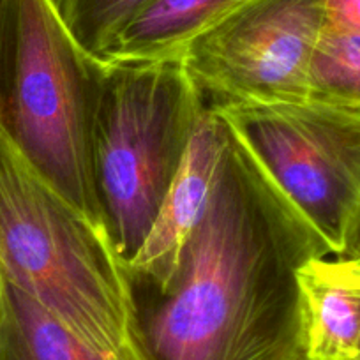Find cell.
<instances>
[{"instance_id": "6da1fadb", "label": "cell", "mask_w": 360, "mask_h": 360, "mask_svg": "<svg viewBox=\"0 0 360 360\" xmlns=\"http://www.w3.org/2000/svg\"><path fill=\"white\" fill-rule=\"evenodd\" d=\"M323 238L230 131L209 212L166 295L140 304L138 360H300L299 270Z\"/></svg>"}, {"instance_id": "7a4b0ae2", "label": "cell", "mask_w": 360, "mask_h": 360, "mask_svg": "<svg viewBox=\"0 0 360 360\" xmlns=\"http://www.w3.org/2000/svg\"><path fill=\"white\" fill-rule=\"evenodd\" d=\"M0 276L94 349L138 360V290L108 230L69 203L2 131Z\"/></svg>"}, {"instance_id": "3957f363", "label": "cell", "mask_w": 360, "mask_h": 360, "mask_svg": "<svg viewBox=\"0 0 360 360\" xmlns=\"http://www.w3.org/2000/svg\"><path fill=\"white\" fill-rule=\"evenodd\" d=\"M105 62L83 50L55 0H11L0 32V131L90 221L106 228L94 175Z\"/></svg>"}, {"instance_id": "277c9868", "label": "cell", "mask_w": 360, "mask_h": 360, "mask_svg": "<svg viewBox=\"0 0 360 360\" xmlns=\"http://www.w3.org/2000/svg\"><path fill=\"white\" fill-rule=\"evenodd\" d=\"M205 106L180 58L105 60L94 175L106 230L126 263L143 245Z\"/></svg>"}, {"instance_id": "5b68a950", "label": "cell", "mask_w": 360, "mask_h": 360, "mask_svg": "<svg viewBox=\"0 0 360 360\" xmlns=\"http://www.w3.org/2000/svg\"><path fill=\"white\" fill-rule=\"evenodd\" d=\"M210 108L341 258L360 216V106L307 98Z\"/></svg>"}, {"instance_id": "8992f818", "label": "cell", "mask_w": 360, "mask_h": 360, "mask_svg": "<svg viewBox=\"0 0 360 360\" xmlns=\"http://www.w3.org/2000/svg\"><path fill=\"white\" fill-rule=\"evenodd\" d=\"M327 27L323 0H248L180 55L207 106L309 98V69Z\"/></svg>"}, {"instance_id": "52a82bcc", "label": "cell", "mask_w": 360, "mask_h": 360, "mask_svg": "<svg viewBox=\"0 0 360 360\" xmlns=\"http://www.w3.org/2000/svg\"><path fill=\"white\" fill-rule=\"evenodd\" d=\"M228 143V124L216 110L205 106L154 224L140 251L127 263L136 290L147 286L161 297L175 285L186 249L209 212Z\"/></svg>"}, {"instance_id": "ba28073f", "label": "cell", "mask_w": 360, "mask_h": 360, "mask_svg": "<svg viewBox=\"0 0 360 360\" xmlns=\"http://www.w3.org/2000/svg\"><path fill=\"white\" fill-rule=\"evenodd\" d=\"M245 2L248 0H152L119 34L105 60L180 58L198 34Z\"/></svg>"}, {"instance_id": "9c48e42d", "label": "cell", "mask_w": 360, "mask_h": 360, "mask_svg": "<svg viewBox=\"0 0 360 360\" xmlns=\"http://www.w3.org/2000/svg\"><path fill=\"white\" fill-rule=\"evenodd\" d=\"M299 285L304 356L309 360H360V290L325 278L314 259L299 270Z\"/></svg>"}, {"instance_id": "30bf717a", "label": "cell", "mask_w": 360, "mask_h": 360, "mask_svg": "<svg viewBox=\"0 0 360 360\" xmlns=\"http://www.w3.org/2000/svg\"><path fill=\"white\" fill-rule=\"evenodd\" d=\"M0 360H119L72 334L0 276Z\"/></svg>"}, {"instance_id": "8fae6325", "label": "cell", "mask_w": 360, "mask_h": 360, "mask_svg": "<svg viewBox=\"0 0 360 360\" xmlns=\"http://www.w3.org/2000/svg\"><path fill=\"white\" fill-rule=\"evenodd\" d=\"M309 99L360 106V34L325 27L311 62Z\"/></svg>"}, {"instance_id": "7c38bea8", "label": "cell", "mask_w": 360, "mask_h": 360, "mask_svg": "<svg viewBox=\"0 0 360 360\" xmlns=\"http://www.w3.org/2000/svg\"><path fill=\"white\" fill-rule=\"evenodd\" d=\"M152 0H55L62 20L79 46L105 60L119 34Z\"/></svg>"}, {"instance_id": "4fadbf2b", "label": "cell", "mask_w": 360, "mask_h": 360, "mask_svg": "<svg viewBox=\"0 0 360 360\" xmlns=\"http://www.w3.org/2000/svg\"><path fill=\"white\" fill-rule=\"evenodd\" d=\"M314 265L325 278L339 283V285L360 288V258L342 259V258H318Z\"/></svg>"}, {"instance_id": "5bb4252c", "label": "cell", "mask_w": 360, "mask_h": 360, "mask_svg": "<svg viewBox=\"0 0 360 360\" xmlns=\"http://www.w3.org/2000/svg\"><path fill=\"white\" fill-rule=\"evenodd\" d=\"M327 25L360 34V0H323Z\"/></svg>"}, {"instance_id": "9a60e30c", "label": "cell", "mask_w": 360, "mask_h": 360, "mask_svg": "<svg viewBox=\"0 0 360 360\" xmlns=\"http://www.w3.org/2000/svg\"><path fill=\"white\" fill-rule=\"evenodd\" d=\"M342 259H353V258H360V216L356 219L355 228H353V233L349 237L348 245H346L345 255L341 256Z\"/></svg>"}, {"instance_id": "2e32d148", "label": "cell", "mask_w": 360, "mask_h": 360, "mask_svg": "<svg viewBox=\"0 0 360 360\" xmlns=\"http://www.w3.org/2000/svg\"><path fill=\"white\" fill-rule=\"evenodd\" d=\"M9 4H11V0H0V32H2V29L6 25V20H8Z\"/></svg>"}, {"instance_id": "e0dca14e", "label": "cell", "mask_w": 360, "mask_h": 360, "mask_svg": "<svg viewBox=\"0 0 360 360\" xmlns=\"http://www.w3.org/2000/svg\"><path fill=\"white\" fill-rule=\"evenodd\" d=\"M300 360H309V359H306V356H302V359H300Z\"/></svg>"}, {"instance_id": "ac0fdd59", "label": "cell", "mask_w": 360, "mask_h": 360, "mask_svg": "<svg viewBox=\"0 0 360 360\" xmlns=\"http://www.w3.org/2000/svg\"><path fill=\"white\" fill-rule=\"evenodd\" d=\"M359 290H360V288H359Z\"/></svg>"}]
</instances>
